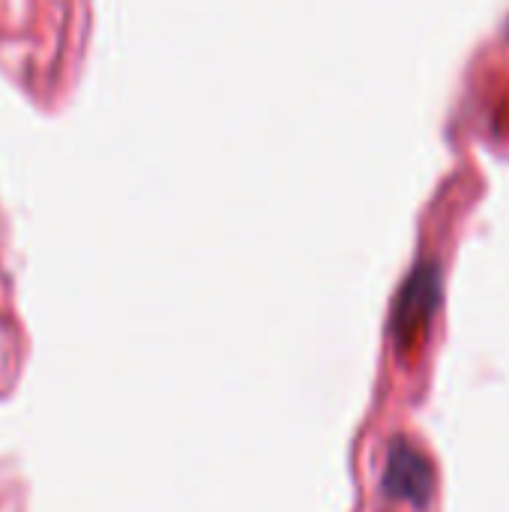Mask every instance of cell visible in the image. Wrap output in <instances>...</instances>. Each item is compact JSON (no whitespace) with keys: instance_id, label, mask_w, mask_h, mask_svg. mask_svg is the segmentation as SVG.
<instances>
[{"instance_id":"1","label":"cell","mask_w":509,"mask_h":512,"mask_svg":"<svg viewBox=\"0 0 509 512\" xmlns=\"http://www.w3.org/2000/svg\"><path fill=\"white\" fill-rule=\"evenodd\" d=\"M441 264L438 261H420L411 276L405 279L402 291L396 294L393 315H390V336L399 351H408L417 345V339L426 333L438 303H441Z\"/></svg>"},{"instance_id":"2","label":"cell","mask_w":509,"mask_h":512,"mask_svg":"<svg viewBox=\"0 0 509 512\" xmlns=\"http://www.w3.org/2000/svg\"><path fill=\"white\" fill-rule=\"evenodd\" d=\"M384 495L393 501H408L417 510H426L435 492V474L429 459L405 438H393L384 462Z\"/></svg>"}]
</instances>
